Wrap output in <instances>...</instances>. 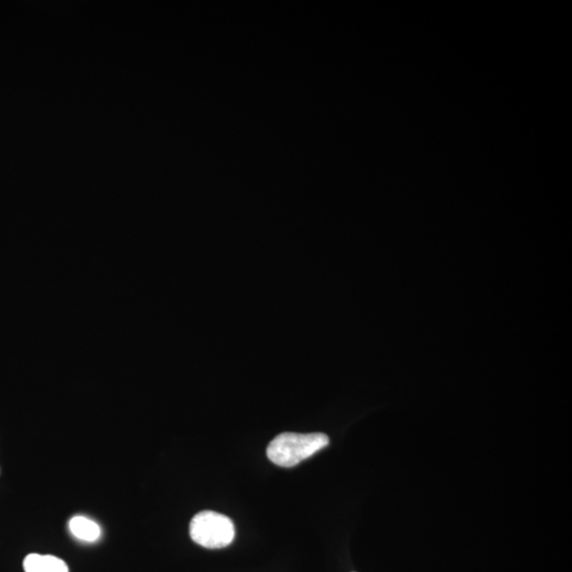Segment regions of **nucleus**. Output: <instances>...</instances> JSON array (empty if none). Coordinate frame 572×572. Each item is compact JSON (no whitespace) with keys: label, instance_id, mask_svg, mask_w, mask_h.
Wrapping results in <instances>:
<instances>
[{"label":"nucleus","instance_id":"nucleus-2","mask_svg":"<svg viewBox=\"0 0 572 572\" xmlns=\"http://www.w3.org/2000/svg\"><path fill=\"white\" fill-rule=\"evenodd\" d=\"M190 537L193 542L205 549H225L235 539V525L229 516L213 511H202L191 520Z\"/></svg>","mask_w":572,"mask_h":572},{"label":"nucleus","instance_id":"nucleus-3","mask_svg":"<svg viewBox=\"0 0 572 572\" xmlns=\"http://www.w3.org/2000/svg\"><path fill=\"white\" fill-rule=\"evenodd\" d=\"M23 569L26 572H70L63 559L38 553H33L23 559Z\"/></svg>","mask_w":572,"mask_h":572},{"label":"nucleus","instance_id":"nucleus-4","mask_svg":"<svg viewBox=\"0 0 572 572\" xmlns=\"http://www.w3.org/2000/svg\"><path fill=\"white\" fill-rule=\"evenodd\" d=\"M70 531L79 539L85 542H95L99 539L101 529L94 520L84 518V516H75L70 521Z\"/></svg>","mask_w":572,"mask_h":572},{"label":"nucleus","instance_id":"nucleus-1","mask_svg":"<svg viewBox=\"0 0 572 572\" xmlns=\"http://www.w3.org/2000/svg\"><path fill=\"white\" fill-rule=\"evenodd\" d=\"M329 443V436L323 433H283L269 443L267 457L277 465L293 467L324 450Z\"/></svg>","mask_w":572,"mask_h":572}]
</instances>
